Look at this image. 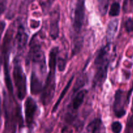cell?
<instances>
[{
	"instance_id": "1",
	"label": "cell",
	"mask_w": 133,
	"mask_h": 133,
	"mask_svg": "<svg viewBox=\"0 0 133 133\" xmlns=\"http://www.w3.org/2000/svg\"><path fill=\"white\" fill-rule=\"evenodd\" d=\"M58 53V47H54L51 49L49 55V71L47 76L45 86L42 92L41 100L43 105L48 106L53 101L56 88V68H57V56Z\"/></svg>"
},
{
	"instance_id": "2",
	"label": "cell",
	"mask_w": 133,
	"mask_h": 133,
	"mask_svg": "<svg viewBox=\"0 0 133 133\" xmlns=\"http://www.w3.org/2000/svg\"><path fill=\"white\" fill-rule=\"evenodd\" d=\"M111 43H108L99 50L94 61L95 74L93 87H100L105 83L107 77L108 68L110 62V49Z\"/></svg>"
},
{
	"instance_id": "3",
	"label": "cell",
	"mask_w": 133,
	"mask_h": 133,
	"mask_svg": "<svg viewBox=\"0 0 133 133\" xmlns=\"http://www.w3.org/2000/svg\"><path fill=\"white\" fill-rule=\"evenodd\" d=\"M10 97L5 94L4 109L5 123L3 133H16L17 125L18 124L19 126L23 125L21 110L19 107L14 106Z\"/></svg>"
},
{
	"instance_id": "4",
	"label": "cell",
	"mask_w": 133,
	"mask_h": 133,
	"mask_svg": "<svg viewBox=\"0 0 133 133\" xmlns=\"http://www.w3.org/2000/svg\"><path fill=\"white\" fill-rule=\"evenodd\" d=\"M12 76L17 97L19 100H23L27 94L26 76L18 58H14Z\"/></svg>"
},
{
	"instance_id": "5",
	"label": "cell",
	"mask_w": 133,
	"mask_h": 133,
	"mask_svg": "<svg viewBox=\"0 0 133 133\" xmlns=\"http://www.w3.org/2000/svg\"><path fill=\"white\" fill-rule=\"evenodd\" d=\"M29 52V60L38 66L40 72L45 74L46 71V64L44 52L42 49V45L36 38V35L32 38L30 42Z\"/></svg>"
},
{
	"instance_id": "6",
	"label": "cell",
	"mask_w": 133,
	"mask_h": 133,
	"mask_svg": "<svg viewBox=\"0 0 133 133\" xmlns=\"http://www.w3.org/2000/svg\"><path fill=\"white\" fill-rule=\"evenodd\" d=\"M85 18V0H77L73 16L72 27L76 35H79Z\"/></svg>"
},
{
	"instance_id": "7",
	"label": "cell",
	"mask_w": 133,
	"mask_h": 133,
	"mask_svg": "<svg viewBox=\"0 0 133 133\" xmlns=\"http://www.w3.org/2000/svg\"><path fill=\"white\" fill-rule=\"evenodd\" d=\"M129 99L123 90L118 89L114 95V101L113 104V111L116 116L121 118L126 114L125 105H128Z\"/></svg>"
},
{
	"instance_id": "8",
	"label": "cell",
	"mask_w": 133,
	"mask_h": 133,
	"mask_svg": "<svg viewBox=\"0 0 133 133\" xmlns=\"http://www.w3.org/2000/svg\"><path fill=\"white\" fill-rule=\"evenodd\" d=\"M61 12L58 6L55 7L49 15V35L53 40H56L59 35V22Z\"/></svg>"
},
{
	"instance_id": "9",
	"label": "cell",
	"mask_w": 133,
	"mask_h": 133,
	"mask_svg": "<svg viewBox=\"0 0 133 133\" xmlns=\"http://www.w3.org/2000/svg\"><path fill=\"white\" fill-rule=\"evenodd\" d=\"M38 107L36 101L31 97H28L25 103V122L28 127H32L35 121V117Z\"/></svg>"
},
{
	"instance_id": "10",
	"label": "cell",
	"mask_w": 133,
	"mask_h": 133,
	"mask_svg": "<svg viewBox=\"0 0 133 133\" xmlns=\"http://www.w3.org/2000/svg\"><path fill=\"white\" fill-rule=\"evenodd\" d=\"M28 40V35L26 32L25 27L22 23H19L17 27L14 42L17 47V49L19 52H22L25 49Z\"/></svg>"
},
{
	"instance_id": "11",
	"label": "cell",
	"mask_w": 133,
	"mask_h": 133,
	"mask_svg": "<svg viewBox=\"0 0 133 133\" xmlns=\"http://www.w3.org/2000/svg\"><path fill=\"white\" fill-rule=\"evenodd\" d=\"M87 91L86 90H82L78 92V93L75 95V97H74L71 102V112L72 113H70L68 114V119L70 121L72 120L74 118V111H76L79 109L81 106L83 105V101H84V97H85L86 94L87 93Z\"/></svg>"
},
{
	"instance_id": "12",
	"label": "cell",
	"mask_w": 133,
	"mask_h": 133,
	"mask_svg": "<svg viewBox=\"0 0 133 133\" xmlns=\"http://www.w3.org/2000/svg\"><path fill=\"white\" fill-rule=\"evenodd\" d=\"M31 92L32 95H38L42 92V83L36 73L32 71L31 75Z\"/></svg>"
},
{
	"instance_id": "13",
	"label": "cell",
	"mask_w": 133,
	"mask_h": 133,
	"mask_svg": "<svg viewBox=\"0 0 133 133\" xmlns=\"http://www.w3.org/2000/svg\"><path fill=\"white\" fill-rule=\"evenodd\" d=\"M119 20L118 19H114L110 21L109 23L107 29V40L108 43H111L114 40L115 35L118 29Z\"/></svg>"
},
{
	"instance_id": "14",
	"label": "cell",
	"mask_w": 133,
	"mask_h": 133,
	"mask_svg": "<svg viewBox=\"0 0 133 133\" xmlns=\"http://www.w3.org/2000/svg\"><path fill=\"white\" fill-rule=\"evenodd\" d=\"M83 44V38L80 35H75L72 42V54L71 57L75 55L81 49Z\"/></svg>"
},
{
	"instance_id": "15",
	"label": "cell",
	"mask_w": 133,
	"mask_h": 133,
	"mask_svg": "<svg viewBox=\"0 0 133 133\" xmlns=\"http://www.w3.org/2000/svg\"><path fill=\"white\" fill-rule=\"evenodd\" d=\"M102 122L99 118H96L90 122L88 126V129L91 133H101Z\"/></svg>"
},
{
	"instance_id": "16",
	"label": "cell",
	"mask_w": 133,
	"mask_h": 133,
	"mask_svg": "<svg viewBox=\"0 0 133 133\" xmlns=\"http://www.w3.org/2000/svg\"><path fill=\"white\" fill-rule=\"evenodd\" d=\"M73 80H74V76H72V77H71V79H70V81L68 82L67 84H66V86L64 87V88L63 89L62 93H61V95H60V96H59V97H58V100H57V103H56L55 105H54V107H53V110H52V112H53V113L55 112L56 110H57V109H58V106H59V105H60V103H61L62 100L63 99L64 97L65 96L66 94L67 93V92L68 91L69 88H70V86H71V83H72Z\"/></svg>"
},
{
	"instance_id": "17",
	"label": "cell",
	"mask_w": 133,
	"mask_h": 133,
	"mask_svg": "<svg viewBox=\"0 0 133 133\" xmlns=\"http://www.w3.org/2000/svg\"><path fill=\"white\" fill-rule=\"evenodd\" d=\"M110 0H97V8L101 16H105L109 9Z\"/></svg>"
},
{
	"instance_id": "18",
	"label": "cell",
	"mask_w": 133,
	"mask_h": 133,
	"mask_svg": "<svg viewBox=\"0 0 133 133\" xmlns=\"http://www.w3.org/2000/svg\"><path fill=\"white\" fill-rule=\"evenodd\" d=\"M125 133H133V97L132 106H131V114H129L128 119H127Z\"/></svg>"
},
{
	"instance_id": "19",
	"label": "cell",
	"mask_w": 133,
	"mask_h": 133,
	"mask_svg": "<svg viewBox=\"0 0 133 133\" xmlns=\"http://www.w3.org/2000/svg\"><path fill=\"white\" fill-rule=\"evenodd\" d=\"M119 12H120V5L118 1H114L110 6L109 15L110 16L115 17L119 15Z\"/></svg>"
},
{
	"instance_id": "20",
	"label": "cell",
	"mask_w": 133,
	"mask_h": 133,
	"mask_svg": "<svg viewBox=\"0 0 133 133\" xmlns=\"http://www.w3.org/2000/svg\"><path fill=\"white\" fill-rule=\"evenodd\" d=\"M57 66L59 71L62 72L64 71L66 66V60L63 58H61V57L57 58Z\"/></svg>"
},
{
	"instance_id": "21",
	"label": "cell",
	"mask_w": 133,
	"mask_h": 133,
	"mask_svg": "<svg viewBox=\"0 0 133 133\" xmlns=\"http://www.w3.org/2000/svg\"><path fill=\"white\" fill-rule=\"evenodd\" d=\"M111 129L113 133H121L123 126L119 122H114L112 123Z\"/></svg>"
},
{
	"instance_id": "22",
	"label": "cell",
	"mask_w": 133,
	"mask_h": 133,
	"mask_svg": "<svg viewBox=\"0 0 133 133\" xmlns=\"http://www.w3.org/2000/svg\"><path fill=\"white\" fill-rule=\"evenodd\" d=\"M125 29L127 32H133V18H129L125 22Z\"/></svg>"
},
{
	"instance_id": "23",
	"label": "cell",
	"mask_w": 133,
	"mask_h": 133,
	"mask_svg": "<svg viewBox=\"0 0 133 133\" xmlns=\"http://www.w3.org/2000/svg\"><path fill=\"white\" fill-rule=\"evenodd\" d=\"M133 8V0H125L123 3V10L125 12L131 11Z\"/></svg>"
},
{
	"instance_id": "24",
	"label": "cell",
	"mask_w": 133,
	"mask_h": 133,
	"mask_svg": "<svg viewBox=\"0 0 133 133\" xmlns=\"http://www.w3.org/2000/svg\"><path fill=\"white\" fill-rule=\"evenodd\" d=\"M8 0H0V16L4 13L6 8Z\"/></svg>"
},
{
	"instance_id": "25",
	"label": "cell",
	"mask_w": 133,
	"mask_h": 133,
	"mask_svg": "<svg viewBox=\"0 0 133 133\" xmlns=\"http://www.w3.org/2000/svg\"><path fill=\"white\" fill-rule=\"evenodd\" d=\"M5 22L4 21L0 20V43H1V37H2V35L3 33V31L5 30Z\"/></svg>"
},
{
	"instance_id": "26",
	"label": "cell",
	"mask_w": 133,
	"mask_h": 133,
	"mask_svg": "<svg viewBox=\"0 0 133 133\" xmlns=\"http://www.w3.org/2000/svg\"><path fill=\"white\" fill-rule=\"evenodd\" d=\"M55 1V0H45V1L43 3H44L43 5L45 6H46V7H48V6H51Z\"/></svg>"
},
{
	"instance_id": "27",
	"label": "cell",
	"mask_w": 133,
	"mask_h": 133,
	"mask_svg": "<svg viewBox=\"0 0 133 133\" xmlns=\"http://www.w3.org/2000/svg\"><path fill=\"white\" fill-rule=\"evenodd\" d=\"M0 115H1V99H0Z\"/></svg>"
}]
</instances>
